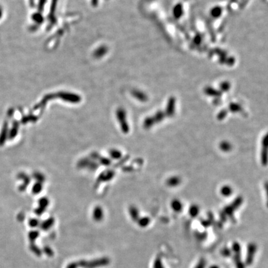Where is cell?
Here are the masks:
<instances>
[{
    "label": "cell",
    "instance_id": "obj_5",
    "mask_svg": "<svg viewBox=\"0 0 268 268\" xmlns=\"http://www.w3.org/2000/svg\"><path fill=\"white\" fill-rule=\"evenodd\" d=\"M233 189L232 187L229 185H225L223 186L220 189V194L222 196L227 197L232 195L233 193Z\"/></svg>",
    "mask_w": 268,
    "mask_h": 268
},
{
    "label": "cell",
    "instance_id": "obj_22",
    "mask_svg": "<svg viewBox=\"0 0 268 268\" xmlns=\"http://www.w3.org/2000/svg\"><path fill=\"white\" fill-rule=\"evenodd\" d=\"M217 268V267H212V268Z\"/></svg>",
    "mask_w": 268,
    "mask_h": 268
},
{
    "label": "cell",
    "instance_id": "obj_17",
    "mask_svg": "<svg viewBox=\"0 0 268 268\" xmlns=\"http://www.w3.org/2000/svg\"><path fill=\"white\" fill-rule=\"evenodd\" d=\"M205 92L210 96H218L220 95V93L217 91H215L213 89H206Z\"/></svg>",
    "mask_w": 268,
    "mask_h": 268
},
{
    "label": "cell",
    "instance_id": "obj_11",
    "mask_svg": "<svg viewBox=\"0 0 268 268\" xmlns=\"http://www.w3.org/2000/svg\"><path fill=\"white\" fill-rule=\"evenodd\" d=\"M199 207L196 204L192 205L189 208V214L192 217H197L199 214Z\"/></svg>",
    "mask_w": 268,
    "mask_h": 268
},
{
    "label": "cell",
    "instance_id": "obj_2",
    "mask_svg": "<svg viewBox=\"0 0 268 268\" xmlns=\"http://www.w3.org/2000/svg\"><path fill=\"white\" fill-rule=\"evenodd\" d=\"M175 105H176V100L175 97H171L168 100L166 112H165L166 115L172 117L175 115Z\"/></svg>",
    "mask_w": 268,
    "mask_h": 268
},
{
    "label": "cell",
    "instance_id": "obj_6",
    "mask_svg": "<svg viewBox=\"0 0 268 268\" xmlns=\"http://www.w3.org/2000/svg\"><path fill=\"white\" fill-rule=\"evenodd\" d=\"M7 131H8L7 124V123H6L4 124L0 134V146L3 145L4 142H6V138L7 137Z\"/></svg>",
    "mask_w": 268,
    "mask_h": 268
},
{
    "label": "cell",
    "instance_id": "obj_20",
    "mask_svg": "<svg viewBox=\"0 0 268 268\" xmlns=\"http://www.w3.org/2000/svg\"><path fill=\"white\" fill-rule=\"evenodd\" d=\"M155 268H163L162 263L160 260H157L155 263Z\"/></svg>",
    "mask_w": 268,
    "mask_h": 268
},
{
    "label": "cell",
    "instance_id": "obj_9",
    "mask_svg": "<svg viewBox=\"0 0 268 268\" xmlns=\"http://www.w3.org/2000/svg\"><path fill=\"white\" fill-rule=\"evenodd\" d=\"M156 124V122L153 116L147 117L143 122V127L146 129H150Z\"/></svg>",
    "mask_w": 268,
    "mask_h": 268
},
{
    "label": "cell",
    "instance_id": "obj_4",
    "mask_svg": "<svg viewBox=\"0 0 268 268\" xmlns=\"http://www.w3.org/2000/svg\"><path fill=\"white\" fill-rule=\"evenodd\" d=\"M181 182V179L177 176H173L168 179L166 181V184L168 186L173 187L179 186Z\"/></svg>",
    "mask_w": 268,
    "mask_h": 268
},
{
    "label": "cell",
    "instance_id": "obj_18",
    "mask_svg": "<svg viewBox=\"0 0 268 268\" xmlns=\"http://www.w3.org/2000/svg\"><path fill=\"white\" fill-rule=\"evenodd\" d=\"M150 223V219L148 217H144V218H142L140 220V224L142 226V227H145L147 225H148V223Z\"/></svg>",
    "mask_w": 268,
    "mask_h": 268
},
{
    "label": "cell",
    "instance_id": "obj_21",
    "mask_svg": "<svg viewBox=\"0 0 268 268\" xmlns=\"http://www.w3.org/2000/svg\"><path fill=\"white\" fill-rule=\"evenodd\" d=\"M34 188H37V189L33 190L34 192H39V191L41 190V186H40V184H38V185L34 186Z\"/></svg>",
    "mask_w": 268,
    "mask_h": 268
},
{
    "label": "cell",
    "instance_id": "obj_1",
    "mask_svg": "<svg viewBox=\"0 0 268 268\" xmlns=\"http://www.w3.org/2000/svg\"><path fill=\"white\" fill-rule=\"evenodd\" d=\"M262 149L261 152V162L263 166H266L268 163V141L263 139L261 141Z\"/></svg>",
    "mask_w": 268,
    "mask_h": 268
},
{
    "label": "cell",
    "instance_id": "obj_19",
    "mask_svg": "<svg viewBox=\"0 0 268 268\" xmlns=\"http://www.w3.org/2000/svg\"><path fill=\"white\" fill-rule=\"evenodd\" d=\"M111 155H112V157L113 158H120L121 157V153L120 152L117 151V150H114V151L112 152Z\"/></svg>",
    "mask_w": 268,
    "mask_h": 268
},
{
    "label": "cell",
    "instance_id": "obj_14",
    "mask_svg": "<svg viewBox=\"0 0 268 268\" xmlns=\"http://www.w3.org/2000/svg\"><path fill=\"white\" fill-rule=\"evenodd\" d=\"M130 214H131V216L133 218V219L137 220L138 217H139V212H138L137 209L134 206H132L130 208Z\"/></svg>",
    "mask_w": 268,
    "mask_h": 268
},
{
    "label": "cell",
    "instance_id": "obj_10",
    "mask_svg": "<svg viewBox=\"0 0 268 268\" xmlns=\"http://www.w3.org/2000/svg\"><path fill=\"white\" fill-rule=\"evenodd\" d=\"M243 199L242 197L238 196L232 202V203L230 204V205L233 209V210L235 211L237 209H238L241 206V205L243 203Z\"/></svg>",
    "mask_w": 268,
    "mask_h": 268
},
{
    "label": "cell",
    "instance_id": "obj_12",
    "mask_svg": "<svg viewBox=\"0 0 268 268\" xmlns=\"http://www.w3.org/2000/svg\"><path fill=\"white\" fill-rule=\"evenodd\" d=\"M165 116H166V114L163 111L159 110L157 112H156V114L153 117L156 123H158V122H161L162 120H163Z\"/></svg>",
    "mask_w": 268,
    "mask_h": 268
},
{
    "label": "cell",
    "instance_id": "obj_8",
    "mask_svg": "<svg viewBox=\"0 0 268 268\" xmlns=\"http://www.w3.org/2000/svg\"><path fill=\"white\" fill-rule=\"evenodd\" d=\"M219 148L223 152H229L232 150V145L229 142L225 140L220 143Z\"/></svg>",
    "mask_w": 268,
    "mask_h": 268
},
{
    "label": "cell",
    "instance_id": "obj_7",
    "mask_svg": "<svg viewBox=\"0 0 268 268\" xmlns=\"http://www.w3.org/2000/svg\"><path fill=\"white\" fill-rule=\"evenodd\" d=\"M171 207L172 209L176 212H180L183 208L182 202L178 199H174L171 202Z\"/></svg>",
    "mask_w": 268,
    "mask_h": 268
},
{
    "label": "cell",
    "instance_id": "obj_3",
    "mask_svg": "<svg viewBox=\"0 0 268 268\" xmlns=\"http://www.w3.org/2000/svg\"><path fill=\"white\" fill-rule=\"evenodd\" d=\"M117 116H118L119 120L120 122V126H121V129H122V131L124 133H128L129 131V125L126 121L125 113L124 112V111L121 110V111L118 112Z\"/></svg>",
    "mask_w": 268,
    "mask_h": 268
},
{
    "label": "cell",
    "instance_id": "obj_16",
    "mask_svg": "<svg viewBox=\"0 0 268 268\" xmlns=\"http://www.w3.org/2000/svg\"><path fill=\"white\" fill-rule=\"evenodd\" d=\"M17 124H13V126L11 130V131L9 132V138L10 139H13L14 137H16V135H17Z\"/></svg>",
    "mask_w": 268,
    "mask_h": 268
},
{
    "label": "cell",
    "instance_id": "obj_15",
    "mask_svg": "<svg viewBox=\"0 0 268 268\" xmlns=\"http://www.w3.org/2000/svg\"><path fill=\"white\" fill-rule=\"evenodd\" d=\"M228 114V110L226 109H223L222 110H221L217 115V119L218 120H223L227 115Z\"/></svg>",
    "mask_w": 268,
    "mask_h": 268
},
{
    "label": "cell",
    "instance_id": "obj_13",
    "mask_svg": "<svg viewBox=\"0 0 268 268\" xmlns=\"http://www.w3.org/2000/svg\"><path fill=\"white\" fill-rule=\"evenodd\" d=\"M229 110L232 112L237 113V112H240L241 111H242L243 109L240 105L235 103H232L229 106Z\"/></svg>",
    "mask_w": 268,
    "mask_h": 268
}]
</instances>
